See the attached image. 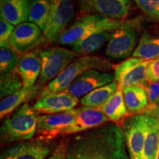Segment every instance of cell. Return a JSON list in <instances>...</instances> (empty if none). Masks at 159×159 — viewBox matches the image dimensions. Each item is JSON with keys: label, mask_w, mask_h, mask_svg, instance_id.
<instances>
[{"label": "cell", "mask_w": 159, "mask_h": 159, "mask_svg": "<svg viewBox=\"0 0 159 159\" xmlns=\"http://www.w3.org/2000/svg\"><path fill=\"white\" fill-rule=\"evenodd\" d=\"M147 134L144 148V159H155L159 144V120L145 114Z\"/></svg>", "instance_id": "24"}, {"label": "cell", "mask_w": 159, "mask_h": 159, "mask_svg": "<svg viewBox=\"0 0 159 159\" xmlns=\"http://www.w3.org/2000/svg\"><path fill=\"white\" fill-rule=\"evenodd\" d=\"M149 62L150 61L133 57L115 66V81L118 83L119 88L123 89L134 85L145 86Z\"/></svg>", "instance_id": "10"}, {"label": "cell", "mask_w": 159, "mask_h": 159, "mask_svg": "<svg viewBox=\"0 0 159 159\" xmlns=\"http://www.w3.org/2000/svg\"><path fill=\"white\" fill-rule=\"evenodd\" d=\"M108 119L113 122H118L128 114L123 97L122 89L118 87L104 104L98 107Z\"/></svg>", "instance_id": "21"}, {"label": "cell", "mask_w": 159, "mask_h": 159, "mask_svg": "<svg viewBox=\"0 0 159 159\" xmlns=\"http://www.w3.org/2000/svg\"><path fill=\"white\" fill-rule=\"evenodd\" d=\"M66 156L67 159H130L122 129L113 122L68 139Z\"/></svg>", "instance_id": "1"}, {"label": "cell", "mask_w": 159, "mask_h": 159, "mask_svg": "<svg viewBox=\"0 0 159 159\" xmlns=\"http://www.w3.org/2000/svg\"><path fill=\"white\" fill-rule=\"evenodd\" d=\"M40 55L42 63L38 83L41 85L50 83L56 78L78 55L74 51L60 47L40 49Z\"/></svg>", "instance_id": "5"}, {"label": "cell", "mask_w": 159, "mask_h": 159, "mask_svg": "<svg viewBox=\"0 0 159 159\" xmlns=\"http://www.w3.org/2000/svg\"><path fill=\"white\" fill-rule=\"evenodd\" d=\"M41 63L40 49L27 52L20 57L17 69L22 79L24 89L34 86L41 74Z\"/></svg>", "instance_id": "17"}, {"label": "cell", "mask_w": 159, "mask_h": 159, "mask_svg": "<svg viewBox=\"0 0 159 159\" xmlns=\"http://www.w3.org/2000/svg\"><path fill=\"white\" fill-rule=\"evenodd\" d=\"M155 159H159V144H158V150H157L156 157H155Z\"/></svg>", "instance_id": "35"}, {"label": "cell", "mask_w": 159, "mask_h": 159, "mask_svg": "<svg viewBox=\"0 0 159 159\" xmlns=\"http://www.w3.org/2000/svg\"><path fill=\"white\" fill-rule=\"evenodd\" d=\"M43 33L35 24L27 21L17 25L10 39L11 47L19 54L32 51L41 43Z\"/></svg>", "instance_id": "14"}, {"label": "cell", "mask_w": 159, "mask_h": 159, "mask_svg": "<svg viewBox=\"0 0 159 159\" xmlns=\"http://www.w3.org/2000/svg\"><path fill=\"white\" fill-rule=\"evenodd\" d=\"M15 30L14 26L2 18L0 19V45L1 47H11L10 39Z\"/></svg>", "instance_id": "30"}, {"label": "cell", "mask_w": 159, "mask_h": 159, "mask_svg": "<svg viewBox=\"0 0 159 159\" xmlns=\"http://www.w3.org/2000/svg\"><path fill=\"white\" fill-rule=\"evenodd\" d=\"M157 81H159V57L150 61L146 72L147 83Z\"/></svg>", "instance_id": "31"}, {"label": "cell", "mask_w": 159, "mask_h": 159, "mask_svg": "<svg viewBox=\"0 0 159 159\" xmlns=\"http://www.w3.org/2000/svg\"><path fill=\"white\" fill-rule=\"evenodd\" d=\"M52 149L48 142L39 139L22 142L4 150L1 159H45L50 154Z\"/></svg>", "instance_id": "15"}, {"label": "cell", "mask_w": 159, "mask_h": 159, "mask_svg": "<svg viewBox=\"0 0 159 159\" xmlns=\"http://www.w3.org/2000/svg\"><path fill=\"white\" fill-rule=\"evenodd\" d=\"M19 53L11 47H3L0 49V72L6 74L17 69L19 63Z\"/></svg>", "instance_id": "28"}, {"label": "cell", "mask_w": 159, "mask_h": 159, "mask_svg": "<svg viewBox=\"0 0 159 159\" xmlns=\"http://www.w3.org/2000/svg\"><path fill=\"white\" fill-rule=\"evenodd\" d=\"M114 81H115L114 74L103 72L97 69H90L80 75L65 91L77 98H80L94 89Z\"/></svg>", "instance_id": "13"}, {"label": "cell", "mask_w": 159, "mask_h": 159, "mask_svg": "<svg viewBox=\"0 0 159 159\" xmlns=\"http://www.w3.org/2000/svg\"><path fill=\"white\" fill-rule=\"evenodd\" d=\"M80 11L85 15L97 14L109 19L123 20L130 11V0H78Z\"/></svg>", "instance_id": "11"}, {"label": "cell", "mask_w": 159, "mask_h": 159, "mask_svg": "<svg viewBox=\"0 0 159 159\" xmlns=\"http://www.w3.org/2000/svg\"><path fill=\"white\" fill-rule=\"evenodd\" d=\"M122 89L128 113L133 115L143 114L149 105L148 93L144 85H134Z\"/></svg>", "instance_id": "20"}, {"label": "cell", "mask_w": 159, "mask_h": 159, "mask_svg": "<svg viewBox=\"0 0 159 159\" xmlns=\"http://www.w3.org/2000/svg\"><path fill=\"white\" fill-rule=\"evenodd\" d=\"M133 57L151 61L159 57V33H144L133 53Z\"/></svg>", "instance_id": "23"}, {"label": "cell", "mask_w": 159, "mask_h": 159, "mask_svg": "<svg viewBox=\"0 0 159 159\" xmlns=\"http://www.w3.org/2000/svg\"><path fill=\"white\" fill-rule=\"evenodd\" d=\"M33 1H35V0H33ZM45 1H48V2H50L51 0H45Z\"/></svg>", "instance_id": "36"}, {"label": "cell", "mask_w": 159, "mask_h": 159, "mask_svg": "<svg viewBox=\"0 0 159 159\" xmlns=\"http://www.w3.org/2000/svg\"><path fill=\"white\" fill-rule=\"evenodd\" d=\"M144 87L148 93L149 105H159V81L147 83Z\"/></svg>", "instance_id": "32"}, {"label": "cell", "mask_w": 159, "mask_h": 159, "mask_svg": "<svg viewBox=\"0 0 159 159\" xmlns=\"http://www.w3.org/2000/svg\"><path fill=\"white\" fill-rule=\"evenodd\" d=\"M119 85L116 81L97 88L85 95L80 99L83 107L98 108L106 102L107 99L115 92Z\"/></svg>", "instance_id": "25"}, {"label": "cell", "mask_w": 159, "mask_h": 159, "mask_svg": "<svg viewBox=\"0 0 159 159\" xmlns=\"http://www.w3.org/2000/svg\"><path fill=\"white\" fill-rule=\"evenodd\" d=\"M143 114L153 116L159 120V105H149Z\"/></svg>", "instance_id": "34"}, {"label": "cell", "mask_w": 159, "mask_h": 159, "mask_svg": "<svg viewBox=\"0 0 159 159\" xmlns=\"http://www.w3.org/2000/svg\"><path fill=\"white\" fill-rule=\"evenodd\" d=\"M111 32L103 31L90 35L69 45L77 54L89 55L98 51L108 41Z\"/></svg>", "instance_id": "22"}, {"label": "cell", "mask_w": 159, "mask_h": 159, "mask_svg": "<svg viewBox=\"0 0 159 159\" xmlns=\"http://www.w3.org/2000/svg\"><path fill=\"white\" fill-rule=\"evenodd\" d=\"M50 13V2L45 0H35L30 5L27 21L37 25L41 30H46Z\"/></svg>", "instance_id": "26"}, {"label": "cell", "mask_w": 159, "mask_h": 159, "mask_svg": "<svg viewBox=\"0 0 159 159\" xmlns=\"http://www.w3.org/2000/svg\"><path fill=\"white\" fill-rule=\"evenodd\" d=\"M41 85L38 83L30 89L22 88L14 94L2 99L0 102L1 119L39 95L41 91Z\"/></svg>", "instance_id": "19"}, {"label": "cell", "mask_w": 159, "mask_h": 159, "mask_svg": "<svg viewBox=\"0 0 159 159\" xmlns=\"http://www.w3.org/2000/svg\"><path fill=\"white\" fill-rule=\"evenodd\" d=\"M30 5L28 0H1V18L13 26L25 22L28 19Z\"/></svg>", "instance_id": "18"}, {"label": "cell", "mask_w": 159, "mask_h": 159, "mask_svg": "<svg viewBox=\"0 0 159 159\" xmlns=\"http://www.w3.org/2000/svg\"><path fill=\"white\" fill-rule=\"evenodd\" d=\"M79 99L67 92H42L39 94L33 109L36 114H54L75 109Z\"/></svg>", "instance_id": "12"}, {"label": "cell", "mask_w": 159, "mask_h": 159, "mask_svg": "<svg viewBox=\"0 0 159 159\" xmlns=\"http://www.w3.org/2000/svg\"><path fill=\"white\" fill-rule=\"evenodd\" d=\"M37 116L33 107L27 103L4 120L1 127V141L4 144L30 140L37 132Z\"/></svg>", "instance_id": "3"}, {"label": "cell", "mask_w": 159, "mask_h": 159, "mask_svg": "<svg viewBox=\"0 0 159 159\" xmlns=\"http://www.w3.org/2000/svg\"><path fill=\"white\" fill-rule=\"evenodd\" d=\"M129 21L109 19L97 14H88L79 18L67 27L56 41L61 44L71 45L72 43L97 33L111 32L127 25Z\"/></svg>", "instance_id": "2"}, {"label": "cell", "mask_w": 159, "mask_h": 159, "mask_svg": "<svg viewBox=\"0 0 159 159\" xmlns=\"http://www.w3.org/2000/svg\"><path fill=\"white\" fill-rule=\"evenodd\" d=\"M138 35L134 22L111 31L105 49V54L113 60L125 59L133 55L137 47Z\"/></svg>", "instance_id": "6"}, {"label": "cell", "mask_w": 159, "mask_h": 159, "mask_svg": "<svg viewBox=\"0 0 159 159\" xmlns=\"http://www.w3.org/2000/svg\"><path fill=\"white\" fill-rule=\"evenodd\" d=\"M144 14L159 23V0H134Z\"/></svg>", "instance_id": "29"}, {"label": "cell", "mask_w": 159, "mask_h": 159, "mask_svg": "<svg viewBox=\"0 0 159 159\" xmlns=\"http://www.w3.org/2000/svg\"><path fill=\"white\" fill-rule=\"evenodd\" d=\"M120 127L122 129L130 159H144V142L147 134L145 114H134L125 118Z\"/></svg>", "instance_id": "7"}, {"label": "cell", "mask_w": 159, "mask_h": 159, "mask_svg": "<svg viewBox=\"0 0 159 159\" xmlns=\"http://www.w3.org/2000/svg\"><path fill=\"white\" fill-rule=\"evenodd\" d=\"M67 143L68 140L62 141L47 159H67Z\"/></svg>", "instance_id": "33"}, {"label": "cell", "mask_w": 159, "mask_h": 159, "mask_svg": "<svg viewBox=\"0 0 159 159\" xmlns=\"http://www.w3.org/2000/svg\"><path fill=\"white\" fill-rule=\"evenodd\" d=\"M77 109L74 122L67 128L63 135L77 134L106 124L109 119L97 108L82 107Z\"/></svg>", "instance_id": "16"}, {"label": "cell", "mask_w": 159, "mask_h": 159, "mask_svg": "<svg viewBox=\"0 0 159 159\" xmlns=\"http://www.w3.org/2000/svg\"><path fill=\"white\" fill-rule=\"evenodd\" d=\"M77 109L54 114H43L37 117L38 139L49 142L62 136L69 126L74 122Z\"/></svg>", "instance_id": "9"}, {"label": "cell", "mask_w": 159, "mask_h": 159, "mask_svg": "<svg viewBox=\"0 0 159 159\" xmlns=\"http://www.w3.org/2000/svg\"><path fill=\"white\" fill-rule=\"evenodd\" d=\"M50 13L43 36L46 41H56L72 19L75 7L72 0H51Z\"/></svg>", "instance_id": "8"}, {"label": "cell", "mask_w": 159, "mask_h": 159, "mask_svg": "<svg viewBox=\"0 0 159 159\" xmlns=\"http://www.w3.org/2000/svg\"><path fill=\"white\" fill-rule=\"evenodd\" d=\"M23 88V82L18 69L1 75L0 97L2 99Z\"/></svg>", "instance_id": "27"}, {"label": "cell", "mask_w": 159, "mask_h": 159, "mask_svg": "<svg viewBox=\"0 0 159 159\" xmlns=\"http://www.w3.org/2000/svg\"><path fill=\"white\" fill-rule=\"evenodd\" d=\"M115 66L108 59L95 55H84L75 60L64 71L52 80L42 92H60L66 90L80 75L90 69L105 71L114 69Z\"/></svg>", "instance_id": "4"}]
</instances>
